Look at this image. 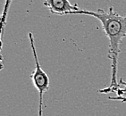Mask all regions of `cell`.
Segmentation results:
<instances>
[{
	"label": "cell",
	"instance_id": "6da1fadb",
	"mask_svg": "<svg viewBox=\"0 0 126 116\" xmlns=\"http://www.w3.org/2000/svg\"><path fill=\"white\" fill-rule=\"evenodd\" d=\"M71 14L89 15L94 17L101 22L103 30L109 39L107 57L112 61V78L109 87L100 90L99 92L109 93L116 91L120 87L117 81V64L119 54L121 52L120 45L126 37V14H119L113 6L109 8L108 12H106L103 9H97V11L80 9L73 12Z\"/></svg>",
	"mask_w": 126,
	"mask_h": 116
},
{
	"label": "cell",
	"instance_id": "7a4b0ae2",
	"mask_svg": "<svg viewBox=\"0 0 126 116\" xmlns=\"http://www.w3.org/2000/svg\"><path fill=\"white\" fill-rule=\"evenodd\" d=\"M31 43L32 54H33L34 62H35V69L31 74V79L32 80L34 87L38 90L39 96V116H42L43 114V95L49 90L50 87V80L47 76L45 71L41 68V65L39 63L38 54H37L36 47H35V41H34V37L32 32H29L28 34Z\"/></svg>",
	"mask_w": 126,
	"mask_h": 116
},
{
	"label": "cell",
	"instance_id": "3957f363",
	"mask_svg": "<svg viewBox=\"0 0 126 116\" xmlns=\"http://www.w3.org/2000/svg\"><path fill=\"white\" fill-rule=\"evenodd\" d=\"M44 6L48 8L52 14L70 15L73 12L80 10L77 5H72L69 0H45Z\"/></svg>",
	"mask_w": 126,
	"mask_h": 116
},
{
	"label": "cell",
	"instance_id": "277c9868",
	"mask_svg": "<svg viewBox=\"0 0 126 116\" xmlns=\"http://www.w3.org/2000/svg\"><path fill=\"white\" fill-rule=\"evenodd\" d=\"M13 0H5V6H4V10H3V14L2 18H1V69H3L4 64H3V55H2V47H3V37H4V31H5V27L6 25V20H7L8 16V12H9V8L11 5Z\"/></svg>",
	"mask_w": 126,
	"mask_h": 116
},
{
	"label": "cell",
	"instance_id": "5b68a950",
	"mask_svg": "<svg viewBox=\"0 0 126 116\" xmlns=\"http://www.w3.org/2000/svg\"><path fill=\"white\" fill-rule=\"evenodd\" d=\"M110 100H119L122 103H125L126 102V93H124L122 96H117V97H108Z\"/></svg>",
	"mask_w": 126,
	"mask_h": 116
}]
</instances>
